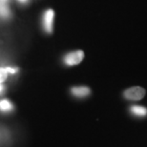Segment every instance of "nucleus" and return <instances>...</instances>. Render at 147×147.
Returning <instances> with one entry per match:
<instances>
[{
  "instance_id": "nucleus-4",
  "label": "nucleus",
  "mask_w": 147,
  "mask_h": 147,
  "mask_svg": "<svg viewBox=\"0 0 147 147\" xmlns=\"http://www.w3.org/2000/svg\"><path fill=\"white\" fill-rule=\"evenodd\" d=\"M72 94L76 98H85V96H89L91 91L88 87L86 86H78L74 87L71 90Z\"/></svg>"
},
{
  "instance_id": "nucleus-3",
  "label": "nucleus",
  "mask_w": 147,
  "mask_h": 147,
  "mask_svg": "<svg viewBox=\"0 0 147 147\" xmlns=\"http://www.w3.org/2000/svg\"><path fill=\"white\" fill-rule=\"evenodd\" d=\"M54 17L55 13L53 10H48L44 14V28L47 33H52L53 32V23H54Z\"/></svg>"
},
{
  "instance_id": "nucleus-6",
  "label": "nucleus",
  "mask_w": 147,
  "mask_h": 147,
  "mask_svg": "<svg viewBox=\"0 0 147 147\" xmlns=\"http://www.w3.org/2000/svg\"><path fill=\"white\" fill-rule=\"evenodd\" d=\"M13 104H11V101L7 100V99H3V100L0 101V111L2 112H9L13 110Z\"/></svg>"
},
{
  "instance_id": "nucleus-12",
  "label": "nucleus",
  "mask_w": 147,
  "mask_h": 147,
  "mask_svg": "<svg viewBox=\"0 0 147 147\" xmlns=\"http://www.w3.org/2000/svg\"><path fill=\"white\" fill-rule=\"evenodd\" d=\"M19 1H21V2H25V1H27V0H19Z\"/></svg>"
},
{
  "instance_id": "nucleus-10",
  "label": "nucleus",
  "mask_w": 147,
  "mask_h": 147,
  "mask_svg": "<svg viewBox=\"0 0 147 147\" xmlns=\"http://www.w3.org/2000/svg\"><path fill=\"white\" fill-rule=\"evenodd\" d=\"M3 90H4V86L2 84H0V93H2Z\"/></svg>"
},
{
  "instance_id": "nucleus-8",
  "label": "nucleus",
  "mask_w": 147,
  "mask_h": 147,
  "mask_svg": "<svg viewBox=\"0 0 147 147\" xmlns=\"http://www.w3.org/2000/svg\"><path fill=\"white\" fill-rule=\"evenodd\" d=\"M8 72L6 68H0V84L2 83L3 81L6 80V78H7L8 76Z\"/></svg>"
},
{
  "instance_id": "nucleus-11",
  "label": "nucleus",
  "mask_w": 147,
  "mask_h": 147,
  "mask_svg": "<svg viewBox=\"0 0 147 147\" xmlns=\"http://www.w3.org/2000/svg\"><path fill=\"white\" fill-rule=\"evenodd\" d=\"M1 2H5V3H7L8 2V0H0Z\"/></svg>"
},
{
  "instance_id": "nucleus-9",
  "label": "nucleus",
  "mask_w": 147,
  "mask_h": 147,
  "mask_svg": "<svg viewBox=\"0 0 147 147\" xmlns=\"http://www.w3.org/2000/svg\"><path fill=\"white\" fill-rule=\"evenodd\" d=\"M6 70H7L8 73H11V74H16V73H17V71H18L17 68H11V67H7Z\"/></svg>"
},
{
  "instance_id": "nucleus-1",
  "label": "nucleus",
  "mask_w": 147,
  "mask_h": 147,
  "mask_svg": "<svg viewBox=\"0 0 147 147\" xmlns=\"http://www.w3.org/2000/svg\"><path fill=\"white\" fill-rule=\"evenodd\" d=\"M123 96L129 100H140L145 96V90L142 87H132L126 90Z\"/></svg>"
},
{
  "instance_id": "nucleus-5",
  "label": "nucleus",
  "mask_w": 147,
  "mask_h": 147,
  "mask_svg": "<svg viewBox=\"0 0 147 147\" xmlns=\"http://www.w3.org/2000/svg\"><path fill=\"white\" fill-rule=\"evenodd\" d=\"M130 112L136 117H145L147 115V109L145 107L134 105L130 108Z\"/></svg>"
},
{
  "instance_id": "nucleus-7",
  "label": "nucleus",
  "mask_w": 147,
  "mask_h": 147,
  "mask_svg": "<svg viewBox=\"0 0 147 147\" xmlns=\"http://www.w3.org/2000/svg\"><path fill=\"white\" fill-rule=\"evenodd\" d=\"M0 16L3 17H8L10 16V11L7 7V3L0 1Z\"/></svg>"
},
{
  "instance_id": "nucleus-2",
  "label": "nucleus",
  "mask_w": 147,
  "mask_h": 147,
  "mask_svg": "<svg viewBox=\"0 0 147 147\" xmlns=\"http://www.w3.org/2000/svg\"><path fill=\"white\" fill-rule=\"evenodd\" d=\"M84 58V53L82 51H75L67 54L64 57V62L68 66L78 65Z\"/></svg>"
}]
</instances>
